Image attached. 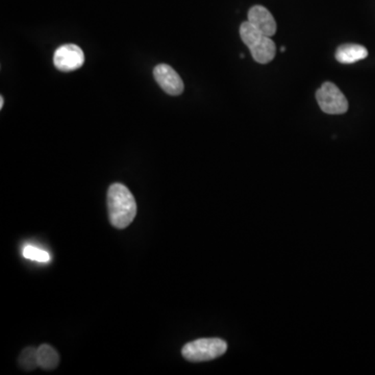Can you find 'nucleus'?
I'll return each mask as SVG.
<instances>
[{
    "label": "nucleus",
    "instance_id": "nucleus-10",
    "mask_svg": "<svg viewBox=\"0 0 375 375\" xmlns=\"http://www.w3.org/2000/svg\"><path fill=\"white\" fill-rule=\"evenodd\" d=\"M19 365L23 370L33 371L39 366L38 348L27 347L23 349L19 357Z\"/></svg>",
    "mask_w": 375,
    "mask_h": 375
},
{
    "label": "nucleus",
    "instance_id": "nucleus-6",
    "mask_svg": "<svg viewBox=\"0 0 375 375\" xmlns=\"http://www.w3.org/2000/svg\"><path fill=\"white\" fill-rule=\"evenodd\" d=\"M153 77L159 87L169 95L177 96L183 92V79L179 73L166 64H159L153 69Z\"/></svg>",
    "mask_w": 375,
    "mask_h": 375
},
{
    "label": "nucleus",
    "instance_id": "nucleus-8",
    "mask_svg": "<svg viewBox=\"0 0 375 375\" xmlns=\"http://www.w3.org/2000/svg\"><path fill=\"white\" fill-rule=\"evenodd\" d=\"M368 57V51L359 44H343L336 51V59L339 63L354 64Z\"/></svg>",
    "mask_w": 375,
    "mask_h": 375
},
{
    "label": "nucleus",
    "instance_id": "nucleus-12",
    "mask_svg": "<svg viewBox=\"0 0 375 375\" xmlns=\"http://www.w3.org/2000/svg\"><path fill=\"white\" fill-rule=\"evenodd\" d=\"M3 103H5V99H3V97H0V109H3Z\"/></svg>",
    "mask_w": 375,
    "mask_h": 375
},
{
    "label": "nucleus",
    "instance_id": "nucleus-11",
    "mask_svg": "<svg viewBox=\"0 0 375 375\" xmlns=\"http://www.w3.org/2000/svg\"><path fill=\"white\" fill-rule=\"evenodd\" d=\"M22 255L25 259L29 260L36 261V262L47 263L51 260L49 253H46L43 249L38 248V247L27 245L22 250Z\"/></svg>",
    "mask_w": 375,
    "mask_h": 375
},
{
    "label": "nucleus",
    "instance_id": "nucleus-1",
    "mask_svg": "<svg viewBox=\"0 0 375 375\" xmlns=\"http://www.w3.org/2000/svg\"><path fill=\"white\" fill-rule=\"evenodd\" d=\"M109 222L116 229L129 227L137 214V203L129 188L122 183H113L107 191Z\"/></svg>",
    "mask_w": 375,
    "mask_h": 375
},
{
    "label": "nucleus",
    "instance_id": "nucleus-4",
    "mask_svg": "<svg viewBox=\"0 0 375 375\" xmlns=\"http://www.w3.org/2000/svg\"><path fill=\"white\" fill-rule=\"evenodd\" d=\"M319 107L324 113L330 115H341L348 111V101L344 94L335 83H323L316 92Z\"/></svg>",
    "mask_w": 375,
    "mask_h": 375
},
{
    "label": "nucleus",
    "instance_id": "nucleus-7",
    "mask_svg": "<svg viewBox=\"0 0 375 375\" xmlns=\"http://www.w3.org/2000/svg\"><path fill=\"white\" fill-rule=\"evenodd\" d=\"M251 25L265 36L272 37L276 33V22L270 12L262 5H255L248 12V20Z\"/></svg>",
    "mask_w": 375,
    "mask_h": 375
},
{
    "label": "nucleus",
    "instance_id": "nucleus-9",
    "mask_svg": "<svg viewBox=\"0 0 375 375\" xmlns=\"http://www.w3.org/2000/svg\"><path fill=\"white\" fill-rule=\"evenodd\" d=\"M38 359L39 367L44 370H53L60 363L57 351L49 344H43L38 348Z\"/></svg>",
    "mask_w": 375,
    "mask_h": 375
},
{
    "label": "nucleus",
    "instance_id": "nucleus-2",
    "mask_svg": "<svg viewBox=\"0 0 375 375\" xmlns=\"http://www.w3.org/2000/svg\"><path fill=\"white\" fill-rule=\"evenodd\" d=\"M240 36L257 63L268 64L274 59L276 46L271 37L255 29L250 22H243Z\"/></svg>",
    "mask_w": 375,
    "mask_h": 375
},
{
    "label": "nucleus",
    "instance_id": "nucleus-13",
    "mask_svg": "<svg viewBox=\"0 0 375 375\" xmlns=\"http://www.w3.org/2000/svg\"><path fill=\"white\" fill-rule=\"evenodd\" d=\"M286 51V47H281V53H285Z\"/></svg>",
    "mask_w": 375,
    "mask_h": 375
},
{
    "label": "nucleus",
    "instance_id": "nucleus-3",
    "mask_svg": "<svg viewBox=\"0 0 375 375\" xmlns=\"http://www.w3.org/2000/svg\"><path fill=\"white\" fill-rule=\"evenodd\" d=\"M227 344L222 339H198L188 343L183 347L181 354L185 360L190 362H207L214 360L225 354Z\"/></svg>",
    "mask_w": 375,
    "mask_h": 375
},
{
    "label": "nucleus",
    "instance_id": "nucleus-5",
    "mask_svg": "<svg viewBox=\"0 0 375 375\" xmlns=\"http://www.w3.org/2000/svg\"><path fill=\"white\" fill-rule=\"evenodd\" d=\"M85 63L83 49L75 44L60 46L53 55V65L63 73H70L79 69Z\"/></svg>",
    "mask_w": 375,
    "mask_h": 375
}]
</instances>
